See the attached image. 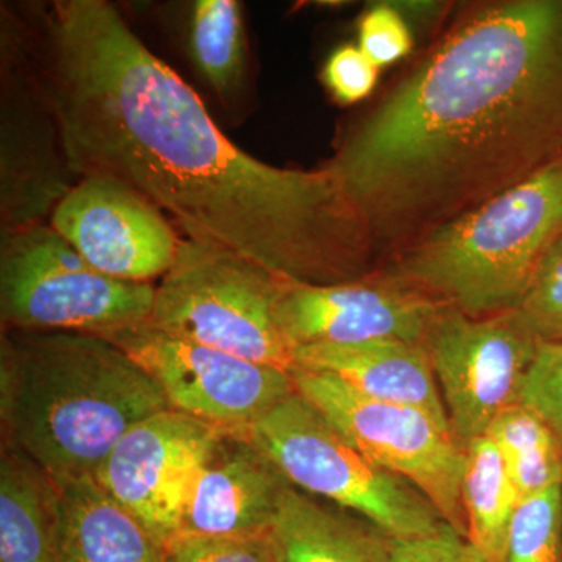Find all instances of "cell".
Wrapping results in <instances>:
<instances>
[{"mask_svg": "<svg viewBox=\"0 0 562 562\" xmlns=\"http://www.w3.org/2000/svg\"><path fill=\"white\" fill-rule=\"evenodd\" d=\"M413 46L412 29L398 7L379 3L362 14L358 25V47L380 69L408 57Z\"/></svg>", "mask_w": 562, "mask_h": 562, "instance_id": "27", "label": "cell"}, {"mask_svg": "<svg viewBox=\"0 0 562 562\" xmlns=\"http://www.w3.org/2000/svg\"><path fill=\"white\" fill-rule=\"evenodd\" d=\"M246 32L236 0H199L192 7L190 50L195 68L217 94L232 98L246 70Z\"/></svg>", "mask_w": 562, "mask_h": 562, "instance_id": "22", "label": "cell"}, {"mask_svg": "<svg viewBox=\"0 0 562 562\" xmlns=\"http://www.w3.org/2000/svg\"><path fill=\"white\" fill-rule=\"evenodd\" d=\"M486 436L505 458L520 502L562 486V442L539 414L516 403L492 422Z\"/></svg>", "mask_w": 562, "mask_h": 562, "instance_id": "21", "label": "cell"}, {"mask_svg": "<svg viewBox=\"0 0 562 562\" xmlns=\"http://www.w3.org/2000/svg\"><path fill=\"white\" fill-rule=\"evenodd\" d=\"M295 490L357 514L391 539H419L446 524L408 482L384 471L297 391L247 430Z\"/></svg>", "mask_w": 562, "mask_h": 562, "instance_id": "6", "label": "cell"}, {"mask_svg": "<svg viewBox=\"0 0 562 562\" xmlns=\"http://www.w3.org/2000/svg\"><path fill=\"white\" fill-rule=\"evenodd\" d=\"M288 281L235 251L181 238L171 269L155 284L158 330L292 372L294 351L277 308Z\"/></svg>", "mask_w": 562, "mask_h": 562, "instance_id": "5", "label": "cell"}, {"mask_svg": "<svg viewBox=\"0 0 562 562\" xmlns=\"http://www.w3.org/2000/svg\"><path fill=\"white\" fill-rule=\"evenodd\" d=\"M505 562H562V486L519 503Z\"/></svg>", "mask_w": 562, "mask_h": 562, "instance_id": "23", "label": "cell"}, {"mask_svg": "<svg viewBox=\"0 0 562 562\" xmlns=\"http://www.w3.org/2000/svg\"><path fill=\"white\" fill-rule=\"evenodd\" d=\"M380 68L353 44H346L330 55L324 80L333 98L342 105L364 101L379 83Z\"/></svg>", "mask_w": 562, "mask_h": 562, "instance_id": "28", "label": "cell"}, {"mask_svg": "<svg viewBox=\"0 0 562 562\" xmlns=\"http://www.w3.org/2000/svg\"><path fill=\"white\" fill-rule=\"evenodd\" d=\"M221 431L177 409L151 414L111 450L95 482L165 547L179 536L188 492Z\"/></svg>", "mask_w": 562, "mask_h": 562, "instance_id": "11", "label": "cell"}, {"mask_svg": "<svg viewBox=\"0 0 562 562\" xmlns=\"http://www.w3.org/2000/svg\"><path fill=\"white\" fill-rule=\"evenodd\" d=\"M295 390L373 464L401 476L468 539L461 484L465 446L430 414L373 401L331 373L295 368Z\"/></svg>", "mask_w": 562, "mask_h": 562, "instance_id": "8", "label": "cell"}, {"mask_svg": "<svg viewBox=\"0 0 562 562\" xmlns=\"http://www.w3.org/2000/svg\"><path fill=\"white\" fill-rule=\"evenodd\" d=\"M562 160V0L469 11L328 168L394 254Z\"/></svg>", "mask_w": 562, "mask_h": 562, "instance_id": "2", "label": "cell"}, {"mask_svg": "<svg viewBox=\"0 0 562 562\" xmlns=\"http://www.w3.org/2000/svg\"><path fill=\"white\" fill-rule=\"evenodd\" d=\"M294 364V369L331 373L373 401L412 406L452 428L422 342L376 339L350 346L317 344L295 349Z\"/></svg>", "mask_w": 562, "mask_h": 562, "instance_id": "16", "label": "cell"}, {"mask_svg": "<svg viewBox=\"0 0 562 562\" xmlns=\"http://www.w3.org/2000/svg\"><path fill=\"white\" fill-rule=\"evenodd\" d=\"M161 562H281L272 531L254 538L177 536L162 547Z\"/></svg>", "mask_w": 562, "mask_h": 562, "instance_id": "25", "label": "cell"}, {"mask_svg": "<svg viewBox=\"0 0 562 562\" xmlns=\"http://www.w3.org/2000/svg\"><path fill=\"white\" fill-rule=\"evenodd\" d=\"M0 562H60L55 484L9 446L0 458Z\"/></svg>", "mask_w": 562, "mask_h": 562, "instance_id": "19", "label": "cell"}, {"mask_svg": "<svg viewBox=\"0 0 562 562\" xmlns=\"http://www.w3.org/2000/svg\"><path fill=\"white\" fill-rule=\"evenodd\" d=\"M516 313L539 341H562V232L539 262Z\"/></svg>", "mask_w": 562, "mask_h": 562, "instance_id": "24", "label": "cell"}, {"mask_svg": "<svg viewBox=\"0 0 562 562\" xmlns=\"http://www.w3.org/2000/svg\"><path fill=\"white\" fill-rule=\"evenodd\" d=\"M49 224L92 268L132 283L161 279L180 246L158 206L110 177H80L52 211Z\"/></svg>", "mask_w": 562, "mask_h": 562, "instance_id": "13", "label": "cell"}, {"mask_svg": "<svg viewBox=\"0 0 562 562\" xmlns=\"http://www.w3.org/2000/svg\"><path fill=\"white\" fill-rule=\"evenodd\" d=\"M395 562H487L482 553L450 525L419 539H392Z\"/></svg>", "mask_w": 562, "mask_h": 562, "instance_id": "29", "label": "cell"}, {"mask_svg": "<svg viewBox=\"0 0 562 562\" xmlns=\"http://www.w3.org/2000/svg\"><path fill=\"white\" fill-rule=\"evenodd\" d=\"M519 403L539 414L562 442V341H539Z\"/></svg>", "mask_w": 562, "mask_h": 562, "instance_id": "26", "label": "cell"}, {"mask_svg": "<svg viewBox=\"0 0 562 562\" xmlns=\"http://www.w3.org/2000/svg\"><path fill=\"white\" fill-rule=\"evenodd\" d=\"M461 497L468 541L487 562H505L509 528L520 497L505 458L487 436L465 443Z\"/></svg>", "mask_w": 562, "mask_h": 562, "instance_id": "20", "label": "cell"}, {"mask_svg": "<svg viewBox=\"0 0 562 562\" xmlns=\"http://www.w3.org/2000/svg\"><path fill=\"white\" fill-rule=\"evenodd\" d=\"M52 482L57 491L60 562H161L157 539L94 476Z\"/></svg>", "mask_w": 562, "mask_h": 562, "instance_id": "17", "label": "cell"}, {"mask_svg": "<svg viewBox=\"0 0 562 562\" xmlns=\"http://www.w3.org/2000/svg\"><path fill=\"white\" fill-rule=\"evenodd\" d=\"M105 338L149 373L172 409L220 430H249L297 391L291 372L168 335L149 321Z\"/></svg>", "mask_w": 562, "mask_h": 562, "instance_id": "10", "label": "cell"}, {"mask_svg": "<svg viewBox=\"0 0 562 562\" xmlns=\"http://www.w3.org/2000/svg\"><path fill=\"white\" fill-rule=\"evenodd\" d=\"M35 63L74 177H110L169 213L184 238L235 251L291 284L375 273L371 232L328 166L251 157L198 92L105 0H58Z\"/></svg>", "mask_w": 562, "mask_h": 562, "instance_id": "1", "label": "cell"}, {"mask_svg": "<svg viewBox=\"0 0 562 562\" xmlns=\"http://www.w3.org/2000/svg\"><path fill=\"white\" fill-rule=\"evenodd\" d=\"M450 427L462 443L486 436L519 403L539 339L516 312L469 316L442 306L424 336Z\"/></svg>", "mask_w": 562, "mask_h": 562, "instance_id": "9", "label": "cell"}, {"mask_svg": "<svg viewBox=\"0 0 562 562\" xmlns=\"http://www.w3.org/2000/svg\"><path fill=\"white\" fill-rule=\"evenodd\" d=\"M272 536L281 562H395L392 539L375 525L292 486Z\"/></svg>", "mask_w": 562, "mask_h": 562, "instance_id": "18", "label": "cell"}, {"mask_svg": "<svg viewBox=\"0 0 562 562\" xmlns=\"http://www.w3.org/2000/svg\"><path fill=\"white\" fill-rule=\"evenodd\" d=\"M442 306L376 271L351 283H288L277 319L292 351L317 344L350 346L376 339L422 342Z\"/></svg>", "mask_w": 562, "mask_h": 562, "instance_id": "14", "label": "cell"}, {"mask_svg": "<svg viewBox=\"0 0 562 562\" xmlns=\"http://www.w3.org/2000/svg\"><path fill=\"white\" fill-rule=\"evenodd\" d=\"M290 487L247 430H222L188 492L179 536L269 535Z\"/></svg>", "mask_w": 562, "mask_h": 562, "instance_id": "15", "label": "cell"}, {"mask_svg": "<svg viewBox=\"0 0 562 562\" xmlns=\"http://www.w3.org/2000/svg\"><path fill=\"white\" fill-rule=\"evenodd\" d=\"M562 232V160L405 247L383 277L482 317L516 312Z\"/></svg>", "mask_w": 562, "mask_h": 562, "instance_id": "4", "label": "cell"}, {"mask_svg": "<svg viewBox=\"0 0 562 562\" xmlns=\"http://www.w3.org/2000/svg\"><path fill=\"white\" fill-rule=\"evenodd\" d=\"M169 408L149 373L110 339L77 331H2L3 446L52 480L94 476L135 425Z\"/></svg>", "mask_w": 562, "mask_h": 562, "instance_id": "3", "label": "cell"}, {"mask_svg": "<svg viewBox=\"0 0 562 562\" xmlns=\"http://www.w3.org/2000/svg\"><path fill=\"white\" fill-rule=\"evenodd\" d=\"M14 44L2 41V232L44 222L74 184L35 58Z\"/></svg>", "mask_w": 562, "mask_h": 562, "instance_id": "12", "label": "cell"}, {"mask_svg": "<svg viewBox=\"0 0 562 562\" xmlns=\"http://www.w3.org/2000/svg\"><path fill=\"white\" fill-rule=\"evenodd\" d=\"M155 284L111 279L92 268L50 224L2 232L3 330L110 336L151 316Z\"/></svg>", "mask_w": 562, "mask_h": 562, "instance_id": "7", "label": "cell"}]
</instances>
